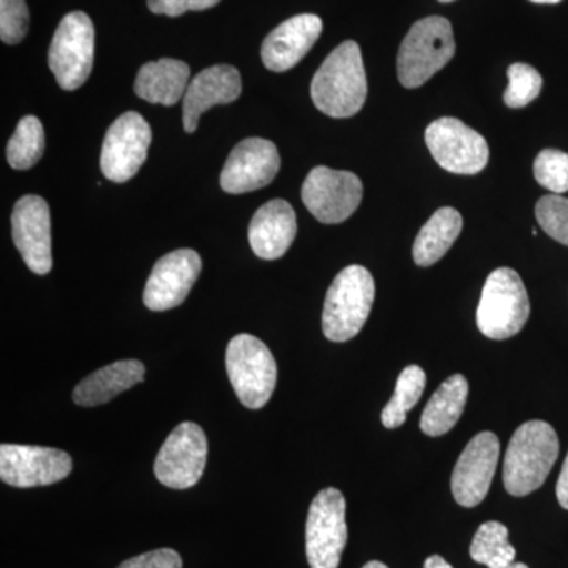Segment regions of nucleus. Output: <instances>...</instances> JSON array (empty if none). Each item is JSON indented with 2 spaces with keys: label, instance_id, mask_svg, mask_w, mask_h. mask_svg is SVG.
I'll return each instance as SVG.
<instances>
[{
  "label": "nucleus",
  "instance_id": "obj_1",
  "mask_svg": "<svg viewBox=\"0 0 568 568\" xmlns=\"http://www.w3.org/2000/svg\"><path fill=\"white\" fill-rule=\"evenodd\" d=\"M313 103L328 118H353L364 108L368 82L361 47L343 41L328 54L312 81Z\"/></svg>",
  "mask_w": 568,
  "mask_h": 568
},
{
  "label": "nucleus",
  "instance_id": "obj_2",
  "mask_svg": "<svg viewBox=\"0 0 568 568\" xmlns=\"http://www.w3.org/2000/svg\"><path fill=\"white\" fill-rule=\"evenodd\" d=\"M559 457V437L544 420L519 426L504 458V487L508 495L523 497L536 491L547 480Z\"/></svg>",
  "mask_w": 568,
  "mask_h": 568
},
{
  "label": "nucleus",
  "instance_id": "obj_3",
  "mask_svg": "<svg viewBox=\"0 0 568 568\" xmlns=\"http://www.w3.org/2000/svg\"><path fill=\"white\" fill-rule=\"evenodd\" d=\"M375 280L368 268L349 265L335 276L325 295L323 332L325 338L345 343L361 334L375 304Z\"/></svg>",
  "mask_w": 568,
  "mask_h": 568
},
{
  "label": "nucleus",
  "instance_id": "obj_4",
  "mask_svg": "<svg viewBox=\"0 0 568 568\" xmlns=\"http://www.w3.org/2000/svg\"><path fill=\"white\" fill-rule=\"evenodd\" d=\"M455 39L450 21L428 17L417 21L399 47L396 70L406 89L424 85L454 59Z\"/></svg>",
  "mask_w": 568,
  "mask_h": 568
},
{
  "label": "nucleus",
  "instance_id": "obj_5",
  "mask_svg": "<svg viewBox=\"0 0 568 568\" xmlns=\"http://www.w3.org/2000/svg\"><path fill=\"white\" fill-rule=\"evenodd\" d=\"M528 291L518 272L496 268L485 282L477 308V325L489 339H507L519 334L528 323Z\"/></svg>",
  "mask_w": 568,
  "mask_h": 568
},
{
  "label": "nucleus",
  "instance_id": "obj_6",
  "mask_svg": "<svg viewBox=\"0 0 568 568\" xmlns=\"http://www.w3.org/2000/svg\"><path fill=\"white\" fill-rule=\"evenodd\" d=\"M226 372L235 395L248 409H261L274 395L278 375L274 354L256 336L241 334L231 339Z\"/></svg>",
  "mask_w": 568,
  "mask_h": 568
},
{
  "label": "nucleus",
  "instance_id": "obj_7",
  "mask_svg": "<svg viewBox=\"0 0 568 568\" xmlns=\"http://www.w3.org/2000/svg\"><path fill=\"white\" fill-rule=\"evenodd\" d=\"M95 31L84 11H71L52 37L48 65L63 91H77L91 77Z\"/></svg>",
  "mask_w": 568,
  "mask_h": 568
},
{
  "label": "nucleus",
  "instance_id": "obj_8",
  "mask_svg": "<svg viewBox=\"0 0 568 568\" xmlns=\"http://www.w3.org/2000/svg\"><path fill=\"white\" fill-rule=\"evenodd\" d=\"M306 559L312 568H338L347 544L346 499L336 488L317 493L306 518Z\"/></svg>",
  "mask_w": 568,
  "mask_h": 568
},
{
  "label": "nucleus",
  "instance_id": "obj_9",
  "mask_svg": "<svg viewBox=\"0 0 568 568\" xmlns=\"http://www.w3.org/2000/svg\"><path fill=\"white\" fill-rule=\"evenodd\" d=\"M209 444L203 428L193 422H183L164 440L156 455L155 476L164 487L189 489L203 477L207 463Z\"/></svg>",
  "mask_w": 568,
  "mask_h": 568
},
{
  "label": "nucleus",
  "instance_id": "obj_10",
  "mask_svg": "<svg viewBox=\"0 0 568 568\" xmlns=\"http://www.w3.org/2000/svg\"><path fill=\"white\" fill-rule=\"evenodd\" d=\"M364 185L349 171H335L316 166L306 175L302 185L305 207L324 224L346 222L362 203Z\"/></svg>",
  "mask_w": 568,
  "mask_h": 568
},
{
  "label": "nucleus",
  "instance_id": "obj_11",
  "mask_svg": "<svg viewBox=\"0 0 568 568\" xmlns=\"http://www.w3.org/2000/svg\"><path fill=\"white\" fill-rule=\"evenodd\" d=\"M425 141L433 159L448 173L473 175L487 168L488 142L458 119H437L426 129Z\"/></svg>",
  "mask_w": 568,
  "mask_h": 568
},
{
  "label": "nucleus",
  "instance_id": "obj_12",
  "mask_svg": "<svg viewBox=\"0 0 568 568\" xmlns=\"http://www.w3.org/2000/svg\"><path fill=\"white\" fill-rule=\"evenodd\" d=\"M71 469L70 455L59 448L20 444L0 446V478L10 487H48L69 477Z\"/></svg>",
  "mask_w": 568,
  "mask_h": 568
},
{
  "label": "nucleus",
  "instance_id": "obj_13",
  "mask_svg": "<svg viewBox=\"0 0 568 568\" xmlns=\"http://www.w3.org/2000/svg\"><path fill=\"white\" fill-rule=\"evenodd\" d=\"M152 130L138 112L122 114L104 136L100 166L108 181L123 183L138 174L148 159Z\"/></svg>",
  "mask_w": 568,
  "mask_h": 568
},
{
  "label": "nucleus",
  "instance_id": "obj_14",
  "mask_svg": "<svg viewBox=\"0 0 568 568\" xmlns=\"http://www.w3.org/2000/svg\"><path fill=\"white\" fill-rule=\"evenodd\" d=\"M500 443L495 433H478L459 455L452 474V493L463 507H476L487 497L497 463Z\"/></svg>",
  "mask_w": 568,
  "mask_h": 568
},
{
  "label": "nucleus",
  "instance_id": "obj_15",
  "mask_svg": "<svg viewBox=\"0 0 568 568\" xmlns=\"http://www.w3.org/2000/svg\"><path fill=\"white\" fill-rule=\"evenodd\" d=\"M278 149L263 138H246L227 156L220 185L226 193L242 194L264 189L280 171Z\"/></svg>",
  "mask_w": 568,
  "mask_h": 568
},
{
  "label": "nucleus",
  "instance_id": "obj_16",
  "mask_svg": "<svg viewBox=\"0 0 568 568\" xmlns=\"http://www.w3.org/2000/svg\"><path fill=\"white\" fill-rule=\"evenodd\" d=\"M11 234L26 265L37 275L52 268L51 215L43 197L22 196L11 213Z\"/></svg>",
  "mask_w": 568,
  "mask_h": 568
},
{
  "label": "nucleus",
  "instance_id": "obj_17",
  "mask_svg": "<svg viewBox=\"0 0 568 568\" xmlns=\"http://www.w3.org/2000/svg\"><path fill=\"white\" fill-rule=\"evenodd\" d=\"M203 263L194 250L182 248L164 254L153 265L144 290V304L152 312H166L183 304L190 294Z\"/></svg>",
  "mask_w": 568,
  "mask_h": 568
},
{
  "label": "nucleus",
  "instance_id": "obj_18",
  "mask_svg": "<svg viewBox=\"0 0 568 568\" xmlns=\"http://www.w3.org/2000/svg\"><path fill=\"white\" fill-rule=\"evenodd\" d=\"M323 33V20L316 14H297L282 22L265 37L261 58L265 69L283 73L294 69L315 47Z\"/></svg>",
  "mask_w": 568,
  "mask_h": 568
},
{
  "label": "nucleus",
  "instance_id": "obj_19",
  "mask_svg": "<svg viewBox=\"0 0 568 568\" xmlns=\"http://www.w3.org/2000/svg\"><path fill=\"white\" fill-rule=\"evenodd\" d=\"M242 78L231 65H213L197 73L190 81L183 95V129L196 132L203 112L215 104L233 103L241 97Z\"/></svg>",
  "mask_w": 568,
  "mask_h": 568
},
{
  "label": "nucleus",
  "instance_id": "obj_20",
  "mask_svg": "<svg viewBox=\"0 0 568 568\" xmlns=\"http://www.w3.org/2000/svg\"><path fill=\"white\" fill-rule=\"evenodd\" d=\"M297 235V219L293 205L284 200H272L254 213L248 239L254 254L261 260L282 257Z\"/></svg>",
  "mask_w": 568,
  "mask_h": 568
},
{
  "label": "nucleus",
  "instance_id": "obj_21",
  "mask_svg": "<svg viewBox=\"0 0 568 568\" xmlns=\"http://www.w3.org/2000/svg\"><path fill=\"white\" fill-rule=\"evenodd\" d=\"M145 366L140 361H119L84 377L73 390L74 405L95 407L106 405L144 381Z\"/></svg>",
  "mask_w": 568,
  "mask_h": 568
},
{
  "label": "nucleus",
  "instance_id": "obj_22",
  "mask_svg": "<svg viewBox=\"0 0 568 568\" xmlns=\"http://www.w3.org/2000/svg\"><path fill=\"white\" fill-rule=\"evenodd\" d=\"M190 84V67L175 59H160L141 67L134 81V93L149 103L173 106L185 95Z\"/></svg>",
  "mask_w": 568,
  "mask_h": 568
},
{
  "label": "nucleus",
  "instance_id": "obj_23",
  "mask_svg": "<svg viewBox=\"0 0 568 568\" xmlns=\"http://www.w3.org/2000/svg\"><path fill=\"white\" fill-rule=\"evenodd\" d=\"M469 384L463 375L448 377L429 398L424 414H422L420 429L426 436L437 437L446 435L465 410Z\"/></svg>",
  "mask_w": 568,
  "mask_h": 568
},
{
  "label": "nucleus",
  "instance_id": "obj_24",
  "mask_svg": "<svg viewBox=\"0 0 568 568\" xmlns=\"http://www.w3.org/2000/svg\"><path fill=\"white\" fill-rule=\"evenodd\" d=\"M463 231V216L457 209L443 207L433 213L418 233L413 256L420 267H429L446 256Z\"/></svg>",
  "mask_w": 568,
  "mask_h": 568
},
{
  "label": "nucleus",
  "instance_id": "obj_25",
  "mask_svg": "<svg viewBox=\"0 0 568 568\" xmlns=\"http://www.w3.org/2000/svg\"><path fill=\"white\" fill-rule=\"evenodd\" d=\"M470 558L488 568L510 567L517 558V549L508 541L506 526L499 521L484 523L470 544Z\"/></svg>",
  "mask_w": 568,
  "mask_h": 568
},
{
  "label": "nucleus",
  "instance_id": "obj_26",
  "mask_svg": "<svg viewBox=\"0 0 568 568\" xmlns=\"http://www.w3.org/2000/svg\"><path fill=\"white\" fill-rule=\"evenodd\" d=\"M426 375L418 365H409L403 369L396 381L395 394L381 414L383 425L388 429L405 425L407 413L416 407L424 395Z\"/></svg>",
  "mask_w": 568,
  "mask_h": 568
},
{
  "label": "nucleus",
  "instance_id": "obj_27",
  "mask_svg": "<svg viewBox=\"0 0 568 568\" xmlns=\"http://www.w3.org/2000/svg\"><path fill=\"white\" fill-rule=\"evenodd\" d=\"M44 153L43 125L36 115H26L18 122L7 145V160L13 170H29L40 162Z\"/></svg>",
  "mask_w": 568,
  "mask_h": 568
},
{
  "label": "nucleus",
  "instance_id": "obj_28",
  "mask_svg": "<svg viewBox=\"0 0 568 568\" xmlns=\"http://www.w3.org/2000/svg\"><path fill=\"white\" fill-rule=\"evenodd\" d=\"M507 77L508 88L504 92V103L508 108L518 110V108L528 106L540 95L544 80L541 74L528 63H514L508 67Z\"/></svg>",
  "mask_w": 568,
  "mask_h": 568
},
{
  "label": "nucleus",
  "instance_id": "obj_29",
  "mask_svg": "<svg viewBox=\"0 0 568 568\" xmlns=\"http://www.w3.org/2000/svg\"><path fill=\"white\" fill-rule=\"evenodd\" d=\"M534 175L544 189L555 194L568 192V153L545 149L534 163Z\"/></svg>",
  "mask_w": 568,
  "mask_h": 568
},
{
  "label": "nucleus",
  "instance_id": "obj_30",
  "mask_svg": "<svg viewBox=\"0 0 568 568\" xmlns=\"http://www.w3.org/2000/svg\"><path fill=\"white\" fill-rule=\"evenodd\" d=\"M536 219L541 230L559 244L568 246V200L559 194L540 197Z\"/></svg>",
  "mask_w": 568,
  "mask_h": 568
},
{
  "label": "nucleus",
  "instance_id": "obj_31",
  "mask_svg": "<svg viewBox=\"0 0 568 568\" xmlns=\"http://www.w3.org/2000/svg\"><path fill=\"white\" fill-rule=\"evenodd\" d=\"M28 3L26 0H0V39L7 44H18L29 31Z\"/></svg>",
  "mask_w": 568,
  "mask_h": 568
},
{
  "label": "nucleus",
  "instance_id": "obj_32",
  "mask_svg": "<svg viewBox=\"0 0 568 568\" xmlns=\"http://www.w3.org/2000/svg\"><path fill=\"white\" fill-rule=\"evenodd\" d=\"M222 0H148L149 10L166 17H182L186 11H203L219 6Z\"/></svg>",
  "mask_w": 568,
  "mask_h": 568
},
{
  "label": "nucleus",
  "instance_id": "obj_33",
  "mask_svg": "<svg viewBox=\"0 0 568 568\" xmlns=\"http://www.w3.org/2000/svg\"><path fill=\"white\" fill-rule=\"evenodd\" d=\"M118 568H182V558L174 549L162 548L125 560Z\"/></svg>",
  "mask_w": 568,
  "mask_h": 568
},
{
  "label": "nucleus",
  "instance_id": "obj_34",
  "mask_svg": "<svg viewBox=\"0 0 568 568\" xmlns=\"http://www.w3.org/2000/svg\"><path fill=\"white\" fill-rule=\"evenodd\" d=\"M556 496H558L560 506L568 510V454L562 470H560L558 485H556Z\"/></svg>",
  "mask_w": 568,
  "mask_h": 568
},
{
  "label": "nucleus",
  "instance_id": "obj_35",
  "mask_svg": "<svg viewBox=\"0 0 568 568\" xmlns=\"http://www.w3.org/2000/svg\"><path fill=\"white\" fill-rule=\"evenodd\" d=\"M424 568H454L450 564L447 562L443 556H429L428 559L425 560Z\"/></svg>",
  "mask_w": 568,
  "mask_h": 568
},
{
  "label": "nucleus",
  "instance_id": "obj_36",
  "mask_svg": "<svg viewBox=\"0 0 568 568\" xmlns=\"http://www.w3.org/2000/svg\"><path fill=\"white\" fill-rule=\"evenodd\" d=\"M364 568H388L386 564L379 562V560H372V562L365 564Z\"/></svg>",
  "mask_w": 568,
  "mask_h": 568
},
{
  "label": "nucleus",
  "instance_id": "obj_37",
  "mask_svg": "<svg viewBox=\"0 0 568 568\" xmlns=\"http://www.w3.org/2000/svg\"><path fill=\"white\" fill-rule=\"evenodd\" d=\"M530 2H534V3H559V2H562V0H530Z\"/></svg>",
  "mask_w": 568,
  "mask_h": 568
},
{
  "label": "nucleus",
  "instance_id": "obj_38",
  "mask_svg": "<svg viewBox=\"0 0 568 568\" xmlns=\"http://www.w3.org/2000/svg\"><path fill=\"white\" fill-rule=\"evenodd\" d=\"M507 568H529V567L526 566V564H523V562H514V564H511L510 567H507Z\"/></svg>",
  "mask_w": 568,
  "mask_h": 568
},
{
  "label": "nucleus",
  "instance_id": "obj_39",
  "mask_svg": "<svg viewBox=\"0 0 568 568\" xmlns=\"http://www.w3.org/2000/svg\"><path fill=\"white\" fill-rule=\"evenodd\" d=\"M439 2L448 3V2H454V0H439Z\"/></svg>",
  "mask_w": 568,
  "mask_h": 568
}]
</instances>
